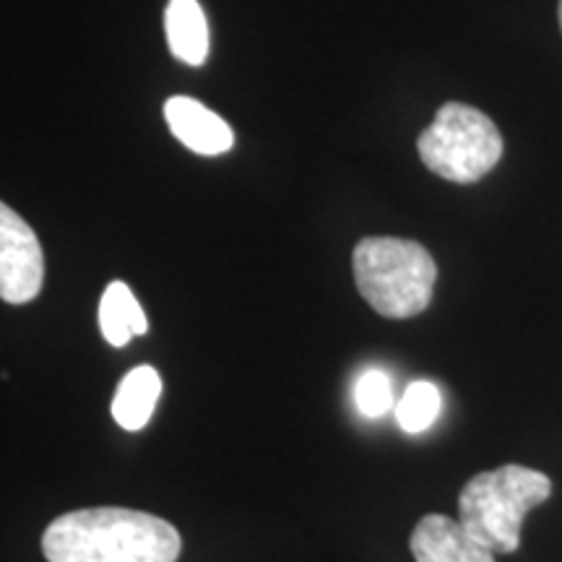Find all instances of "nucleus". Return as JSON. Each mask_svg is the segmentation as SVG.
Here are the masks:
<instances>
[{"mask_svg": "<svg viewBox=\"0 0 562 562\" xmlns=\"http://www.w3.org/2000/svg\"><path fill=\"white\" fill-rule=\"evenodd\" d=\"M180 531L131 508H83L55 518L42 533L47 562H178Z\"/></svg>", "mask_w": 562, "mask_h": 562, "instance_id": "nucleus-1", "label": "nucleus"}, {"mask_svg": "<svg viewBox=\"0 0 562 562\" xmlns=\"http://www.w3.org/2000/svg\"><path fill=\"white\" fill-rule=\"evenodd\" d=\"M357 290L383 318L404 321L432 302L438 266L425 245L404 237H364L351 256Z\"/></svg>", "mask_w": 562, "mask_h": 562, "instance_id": "nucleus-2", "label": "nucleus"}, {"mask_svg": "<svg viewBox=\"0 0 562 562\" xmlns=\"http://www.w3.org/2000/svg\"><path fill=\"white\" fill-rule=\"evenodd\" d=\"M550 495V476L521 463H505L467 482L459 497V521L487 550L510 554L521 547L526 513Z\"/></svg>", "mask_w": 562, "mask_h": 562, "instance_id": "nucleus-3", "label": "nucleus"}, {"mask_svg": "<svg viewBox=\"0 0 562 562\" xmlns=\"http://www.w3.org/2000/svg\"><path fill=\"white\" fill-rule=\"evenodd\" d=\"M417 149L427 170L438 178L472 186L503 159V136L482 110L448 102L422 131Z\"/></svg>", "mask_w": 562, "mask_h": 562, "instance_id": "nucleus-4", "label": "nucleus"}, {"mask_svg": "<svg viewBox=\"0 0 562 562\" xmlns=\"http://www.w3.org/2000/svg\"><path fill=\"white\" fill-rule=\"evenodd\" d=\"M45 281V256L34 229L0 201V300L26 305Z\"/></svg>", "mask_w": 562, "mask_h": 562, "instance_id": "nucleus-5", "label": "nucleus"}, {"mask_svg": "<svg viewBox=\"0 0 562 562\" xmlns=\"http://www.w3.org/2000/svg\"><path fill=\"white\" fill-rule=\"evenodd\" d=\"M409 547L417 562H495V552L476 542L461 521L440 513L414 526Z\"/></svg>", "mask_w": 562, "mask_h": 562, "instance_id": "nucleus-6", "label": "nucleus"}, {"mask_svg": "<svg viewBox=\"0 0 562 562\" xmlns=\"http://www.w3.org/2000/svg\"><path fill=\"white\" fill-rule=\"evenodd\" d=\"M165 121L182 146L203 157H216L235 144V133L227 121L191 97H170L165 102Z\"/></svg>", "mask_w": 562, "mask_h": 562, "instance_id": "nucleus-7", "label": "nucleus"}, {"mask_svg": "<svg viewBox=\"0 0 562 562\" xmlns=\"http://www.w3.org/2000/svg\"><path fill=\"white\" fill-rule=\"evenodd\" d=\"M161 396V378L151 364H140L131 370L117 385L115 398H112V417L123 430L136 432L149 425L154 409Z\"/></svg>", "mask_w": 562, "mask_h": 562, "instance_id": "nucleus-8", "label": "nucleus"}, {"mask_svg": "<svg viewBox=\"0 0 562 562\" xmlns=\"http://www.w3.org/2000/svg\"><path fill=\"white\" fill-rule=\"evenodd\" d=\"M167 45L188 66H201L209 55V24L199 0H170L165 13Z\"/></svg>", "mask_w": 562, "mask_h": 562, "instance_id": "nucleus-9", "label": "nucleus"}, {"mask_svg": "<svg viewBox=\"0 0 562 562\" xmlns=\"http://www.w3.org/2000/svg\"><path fill=\"white\" fill-rule=\"evenodd\" d=\"M100 328L112 347H125L136 336L149 331L144 307L123 281H112L100 300Z\"/></svg>", "mask_w": 562, "mask_h": 562, "instance_id": "nucleus-10", "label": "nucleus"}, {"mask_svg": "<svg viewBox=\"0 0 562 562\" xmlns=\"http://www.w3.org/2000/svg\"><path fill=\"white\" fill-rule=\"evenodd\" d=\"M442 406L440 389L430 381H417L396 404V422L404 432H425L438 419Z\"/></svg>", "mask_w": 562, "mask_h": 562, "instance_id": "nucleus-11", "label": "nucleus"}, {"mask_svg": "<svg viewBox=\"0 0 562 562\" xmlns=\"http://www.w3.org/2000/svg\"><path fill=\"white\" fill-rule=\"evenodd\" d=\"M355 404L360 414L370 419L383 417L393 406V385L391 378L383 370L362 372L360 381L355 385Z\"/></svg>", "mask_w": 562, "mask_h": 562, "instance_id": "nucleus-12", "label": "nucleus"}, {"mask_svg": "<svg viewBox=\"0 0 562 562\" xmlns=\"http://www.w3.org/2000/svg\"><path fill=\"white\" fill-rule=\"evenodd\" d=\"M558 16H560V30H562V0H560V5H558Z\"/></svg>", "mask_w": 562, "mask_h": 562, "instance_id": "nucleus-13", "label": "nucleus"}]
</instances>
